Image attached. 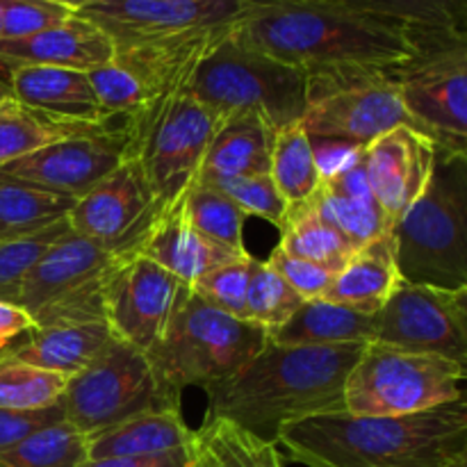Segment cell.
Masks as SVG:
<instances>
[{
	"label": "cell",
	"mask_w": 467,
	"mask_h": 467,
	"mask_svg": "<svg viewBox=\"0 0 467 467\" xmlns=\"http://www.w3.org/2000/svg\"><path fill=\"white\" fill-rule=\"evenodd\" d=\"M123 258L68 231L27 274L18 306L36 327L105 319L103 290Z\"/></svg>",
	"instance_id": "obj_12"
},
{
	"label": "cell",
	"mask_w": 467,
	"mask_h": 467,
	"mask_svg": "<svg viewBox=\"0 0 467 467\" xmlns=\"http://www.w3.org/2000/svg\"><path fill=\"white\" fill-rule=\"evenodd\" d=\"M269 176L287 201V208L310 201L322 185V169H319L315 144L301 121L276 130Z\"/></svg>",
	"instance_id": "obj_32"
},
{
	"label": "cell",
	"mask_w": 467,
	"mask_h": 467,
	"mask_svg": "<svg viewBox=\"0 0 467 467\" xmlns=\"http://www.w3.org/2000/svg\"><path fill=\"white\" fill-rule=\"evenodd\" d=\"M274 140L276 128L260 112H242L223 119L208 146L199 181L219 182L269 173Z\"/></svg>",
	"instance_id": "obj_22"
},
{
	"label": "cell",
	"mask_w": 467,
	"mask_h": 467,
	"mask_svg": "<svg viewBox=\"0 0 467 467\" xmlns=\"http://www.w3.org/2000/svg\"><path fill=\"white\" fill-rule=\"evenodd\" d=\"M71 231L67 219L44 228L39 233L23 237H3L0 240V301L18 306L21 287L41 255L62 235Z\"/></svg>",
	"instance_id": "obj_39"
},
{
	"label": "cell",
	"mask_w": 467,
	"mask_h": 467,
	"mask_svg": "<svg viewBox=\"0 0 467 467\" xmlns=\"http://www.w3.org/2000/svg\"><path fill=\"white\" fill-rule=\"evenodd\" d=\"M410 354L436 356L467 372V308L456 292L401 278L377 313V340Z\"/></svg>",
	"instance_id": "obj_14"
},
{
	"label": "cell",
	"mask_w": 467,
	"mask_h": 467,
	"mask_svg": "<svg viewBox=\"0 0 467 467\" xmlns=\"http://www.w3.org/2000/svg\"><path fill=\"white\" fill-rule=\"evenodd\" d=\"M67 377L30 363L0 356V409L36 410L48 409L62 400Z\"/></svg>",
	"instance_id": "obj_36"
},
{
	"label": "cell",
	"mask_w": 467,
	"mask_h": 467,
	"mask_svg": "<svg viewBox=\"0 0 467 467\" xmlns=\"http://www.w3.org/2000/svg\"><path fill=\"white\" fill-rule=\"evenodd\" d=\"M267 263L272 265V267L276 269L287 283H290L292 290H295L304 301L324 299L328 287H331L333 276H336V274L328 272V269L322 267V265H315L310 263V260L296 258V255H290L285 254V251H281L278 246L272 251Z\"/></svg>",
	"instance_id": "obj_44"
},
{
	"label": "cell",
	"mask_w": 467,
	"mask_h": 467,
	"mask_svg": "<svg viewBox=\"0 0 467 467\" xmlns=\"http://www.w3.org/2000/svg\"><path fill=\"white\" fill-rule=\"evenodd\" d=\"M35 319L16 304L0 301V356L7 354L18 340L35 328Z\"/></svg>",
	"instance_id": "obj_46"
},
{
	"label": "cell",
	"mask_w": 467,
	"mask_h": 467,
	"mask_svg": "<svg viewBox=\"0 0 467 467\" xmlns=\"http://www.w3.org/2000/svg\"><path fill=\"white\" fill-rule=\"evenodd\" d=\"M219 187L246 217H260L274 223L276 228L283 226L287 214V201L283 199L281 190L276 187L269 173L263 176L231 178V181L210 182Z\"/></svg>",
	"instance_id": "obj_42"
},
{
	"label": "cell",
	"mask_w": 467,
	"mask_h": 467,
	"mask_svg": "<svg viewBox=\"0 0 467 467\" xmlns=\"http://www.w3.org/2000/svg\"><path fill=\"white\" fill-rule=\"evenodd\" d=\"M415 130L445 153H467V35L424 32L420 48L390 68Z\"/></svg>",
	"instance_id": "obj_11"
},
{
	"label": "cell",
	"mask_w": 467,
	"mask_h": 467,
	"mask_svg": "<svg viewBox=\"0 0 467 467\" xmlns=\"http://www.w3.org/2000/svg\"><path fill=\"white\" fill-rule=\"evenodd\" d=\"M363 153V150H360ZM356 153L342 167L324 173L313 205L319 217L331 223L356 249L392 233V223L369 190L363 155Z\"/></svg>",
	"instance_id": "obj_21"
},
{
	"label": "cell",
	"mask_w": 467,
	"mask_h": 467,
	"mask_svg": "<svg viewBox=\"0 0 467 467\" xmlns=\"http://www.w3.org/2000/svg\"><path fill=\"white\" fill-rule=\"evenodd\" d=\"M267 342L260 324L222 313L187 287L150 358L178 390L196 386L210 392L235 379Z\"/></svg>",
	"instance_id": "obj_5"
},
{
	"label": "cell",
	"mask_w": 467,
	"mask_h": 467,
	"mask_svg": "<svg viewBox=\"0 0 467 467\" xmlns=\"http://www.w3.org/2000/svg\"><path fill=\"white\" fill-rule=\"evenodd\" d=\"M82 467H194L190 450L169 451L160 456H140V459H89Z\"/></svg>",
	"instance_id": "obj_47"
},
{
	"label": "cell",
	"mask_w": 467,
	"mask_h": 467,
	"mask_svg": "<svg viewBox=\"0 0 467 467\" xmlns=\"http://www.w3.org/2000/svg\"><path fill=\"white\" fill-rule=\"evenodd\" d=\"M463 381L467 372L450 360L369 342L347 377L342 400L351 415L397 418L461 400Z\"/></svg>",
	"instance_id": "obj_9"
},
{
	"label": "cell",
	"mask_w": 467,
	"mask_h": 467,
	"mask_svg": "<svg viewBox=\"0 0 467 467\" xmlns=\"http://www.w3.org/2000/svg\"><path fill=\"white\" fill-rule=\"evenodd\" d=\"M363 349L365 345L306 347L269 340L235 379L205 392V415L231 420L276 445L283 424L345 410V381Z\"/></svg>",
	"instance_id": "obj_3"
},
{
	"label": "cell",
	"mask_w": 467,
	"mask_h": 467,
	"mask_svg": "<svg viewBox=\"0 0 467 467\" xmlns=\"http://www.w3.org/2000/svg\"><path fill=\"white\" fill-rule=\"evenodd\" d=\"M456 296H459L461 304H463L465 308H467V287H465V290H459V292H456Z\"/></svg>",
	"instance_id": "obj_51"
},
{
	"label": "cell",
	"mask_w": 467,
	"mask_h": 467,
	"mask_svg": "<svg viewBox=\"0 0 467 467\" xmlns=\"http://www.w3.org/2000/svg\"><path fill=\"white\" fill-rule=\"evenodd\" d=\"M181 395L149 354L114 337L68 379L59 404L64 420L91 438L140 415L181 409Z\"/></svg>",
	"instance_id": "obj_7"
},
{
	"label": "cell",
	"mask_w": 467,
	"mask_h": 467,
	"mask_svg": "<svg viewBox=\"0 0 467 467\" xmlns=\"http://www.w3.org/2000/svg\"><path fill=\"white\" fill-rule=\"evenodd\" d=\"M251 260H254V255L249 254L244 258L228 260V263L210 269L205 276H201L192 285V292L199 295L205 304L222 310V313L246 319V290H249Z\"/></svg>",
	"instance_id": "obj_41"
},
{
	"label": "cell",
	"mask_w": 467,
	"mask_h": 467,
	"mask_svg": "<svg viewBox=\"0 0 467 467\" xmlns=\"http://www.w3.org/2000/svg\"><path fill=\"white\" fill-rule=\"evenodd\" d=\"M87 76L96 91L100 112L108 121H112L114 117H123L128 121L146 108V91L141 82L137 80L130 68L119 64L117 59L94 68Z\"/></svg>",
	"instance_id": "obj_40"
},
{
	"label": "cell",
	"mask_w": 467,
	"mask_h": 467,
	"mask_svg": "<svg viewBox=\"0 0 467 467\" xmlns=\"http://www.w3.org/2000/svg\"><path fill=\"white\" fill-rule=\"evenodd\" d=\"M217 126L219 119L192 94V87L146 105L126 121L128 158L141 164L160 217L199 182Z\"/></svg>",
	"instance_id": "obj_6"
},
{
	"label": "cell",
	"mask_w": 467,
	"mask_h": 467,
	"mask_svg": "<svg viewBox=\"0 0 467 467\" xmlns=\"http://www.w3.org/2000/svg\"><path fill=\"white\" fill-rule=\"evenodd\" d=\"M276 445L308 467H445L467 445V392L397 418L313 415L278 429Z\"/></svg>",
	"instance_id": "obj_2"
},
{
	"label": "cell",
	"mask_w": 467,
	"mask_h": 467,
	"mask_svg": "<svg viewBox=\"0 0 467 467\" xmlns=\"http://www.w3.org/2000/svg\"><path fill=\"white\" fill-rule=\"evenodd\" d=\"M445 467H467V445Z\"/></svg>",
	"instance_id": "obj_50"
},
{
	"label": "cell",
	"mask_w": 467,
	"mask_h": 467,
	"mask_svg": "<svg viewBox=\"0 0 467 467\" xmlns=\"http://www.w3.org/2000/svg\"><path fill=\"white\" fill-rule=\"evenodd\" d=\"M78 199L14 181H0V240L39 233L67 219Z\"/></svg>",
	"instance_id": "obj_33"
},
{
	"label": "cell",
	"mask_w": 467,
	"mask_h": 467,
	"mask_svg": "<svg viewBox=\"0 0 467 467\" xmlns=\"http://www.w3.org/2000/svg\"><path fill=\"white\" fill-rule=\"evenodd\" d=\"M48 3H57V5H62V7L73 9V12L78 14L82 7H87V5L96 3V0H48Z\"/></svg>",
	"instance_id": "obj_48"
},
{
	"label": "cell",
	"mask_w": 467,
	"mask_h": 467,
	"mask_svg": "<svg viewBox=\"0 0 467 467\" xmlns=\"http://www.w3.org/2000/svg\"><path fill=\"white\" fill-rule=\"evenodd\" d=\"M160 219V205L137 158H126L67 214L76 235L103 246L119 258L140 254Z\"/></svg>",
	"instance_id": "obj_13"
},
{
	"label": "cell",
	"mask_w": 467,
	"mask_h": 467,
	"mask_svg": "<svg viewBox=\"0 0 467 467\" xmlns=\"http://www.w3.org/2000/svg\"><path fill=\"white\" fill-rule=\"evenodd\" d=\"M235 23L196 27L162 39L117 46L114 59L135 73L146 91V105L158 103L167 96L190 89L201 64L231 35Z\"/></svg>",
	"instance_id": "obj_19"
},
{
	"label": "cell",
	"mask_w": 467,
	"mask_h": 467,
	"mask_svg": "<svg viewBox=\"0 0 467 467\" xmlns=\"http://www.w3.org/2000/svg\"><path fill=\"white\" fill-rule=\"evenodd\" d=\"M187 287L146 255H128L105 283V322L117 340L153 356Z\"/></svg>",
	"instance_id": "obj_15"
},
{
	"label": "cell",
	"mask_w": 467,
	"mask_h": 467,
	"mask_svg": "<svg viewBox=\"0 0 467 467\" xmlns=\"http://www.w3.org/2000/svg\"><path fill=\"white\" fill-rule=\"evenodd\" d=\"M7 71L14 99L30 108L73 121L112 123L100 112L96 91L85 71L59 67H14Z\"/></svg>",
	"instance_id": "obj_24"
},
{
	"label": "cell",
	"mask_w": 467,
	"mask_h": 467,
	"mask_svg": "<svg viewBox=\"0 0 467 467\" xmlns=\"http://www.w3.org/2000/svg\"><path fill=\"white\" fill-rule=\"evenodd\" d=\"M194 431L182 420L181 409L160 410L126 420L89 438V459H140L190 450Z\"/></svg>",
	"instance_id": "obj_27"
},
{
	"label": "cell",
	"mask_w": 467,
	"mask_h": 467,
	"mask_svg": "<svg viewBox=\"0 0 467 467\" xmlns=\"http://www.w3.org/2000/svg\"><path fill=\"white\" fill-rule=\"evenodd\" d=\"M424 32L351 7L345 0H246L233 35L306 76L345 68H395Z\"/></svg>",
	"instance_id": "obj_1"
},
{
	"label": "cell",
	"mask_w": 467,
	"mask_h": 467,
	"mask_svg": "<svg viewBox=\"0 0 467 467\" xmlns=\"http://www.w3.org/2000/svg\"><path fill=\"white\" fill-rule=\"evenodd\" d=\"M192 94L219 121L233 114L260 112L281 130L304 119L308 76L242 44L231 32L199 67Z\"/></svg>",
	"instance_id": "obj_8"
},
{
	"label": "cell",
	"mask_w": 467,
	"mask_h": 467,
	"mask_svg": "<svg viewBox=\"0 0 467 467\" xmlns=\"http://www.w3.org/2000/svg\"><path fill=\"white\" fill-rule=\"evenodd\" d=\"M109 123H85L55 117L12 99L0 105V167L57 141L108 130Z\"/></svg>",
	"instance_id": "obj_29"
},
{
	"label": "cell",
	"mask_w": 467,
	"mask_h": 467,
	"mask_svg": "<svg viewBox=\"0 0 467 467\" xmlns=\"http://www.w3.org/2000/svg\"><path fill=\"white\" fill-rule=\"evenodd\" d=\"M301 304L304 299L267 260H251L246 319L260 324L272 336L301 308Z\"/></svg>",
	"instance_id": "obj_38"
},
{
	"label": "cell",
	"mask_w": 467,
	"mask_h": 467,
	"mask_svg": "<svg viewBox=\"0 0 467 467\" xmlns=\"http://www.w3.org/2000/svg\"><path fill=\"white\" fill-rule=\"evenodd\" d=\"M89 461V438L67 420L39 429L0 454V467H82Z\"/></svg>",
	"instance_id": "obj_35"
},
{
	"label": "cell",
	"mask_w": 467,
	"mask_h": 467,
	"mask_svg": "<svg viewBox=\"0 0 467 467\" xmlns=\"http://www.w3.org/2000/svg\"><path fill=\"white\" fill-rule=\"evenodd\" d=\"M400 281L395 235L386 233L354 251L349 263L333 276L324 299L356 313L377 315L388 304Z\"/></svg>",
	"instance_id": "obj_26"
},
{
	"label": "cell",
	"mask_w": 467,
	"mask_h": 467,
	"mask_svg": "<svg viewBox=\"0 0 467 467\" xmlns=\"http://www.w3.org/2000/svg\"><path fill=\"white\" fill-rule=\"evenodd\" d=\"M360 155L369 190L395 226L427 190L438 149L415 128L400 126L374 140Z\"/></svg>",
	"instance_id": "obj_18"
},
{
	"label": "cell",
	"mask_w": 467,
	"mask_h": 467,
	"mask_svg": "<svg viewBox=\"0 0 467 467\" xmlns=\"http://www.w3.org/2000/svg\"><path fill=\"white\" fill-rule=\"evenodd\" d=\"M345 3L418 30L467 35V0H345Z\"/></svg>",
	"instance_id": "obj_37"
},
{
	"label": "cell",
	"mask_w": 467,
	"mask_h": 467,
	"mask_svg": "<svg viewBox=\"0 0 467 467\" xmlns=\"http://www.w3.org/2000/svg\"><path fill=\"white\" fill-rule=\"evenodd\" d=\"M73 9L48 0H5L3 36L0 39H21L35 32L53 27L73 16Z\"/></svg>",
	"instance_id": "obj_43"
},
{
	"label": "cell",
	"mask_w": 467,
	"mask_h": 467,
	"mask_svg": "<svg viewBox=\"0 0 467 467\" xmlns=\"http://www.w3.org/2000/svg\"><path fill=\"white\" fill-rule=\"evenodd\" d=\"M194 467H283L274 442L226 418H208L194 431Z\"/></svg>",
	"instance_id": "obj_30"
},
{
	"label": "cell",
	"mask_w": 467,
	"mask_h": 467,
	"mask_svg": "<svg viewBox=\"0 0 467 467\" xmlns=\"http://www.w3.org/2000/svg\"><path fill=\"white\" fill-rule=\"evenodd\" d=\"M244 9L246 0H96L78 14L109 35L117 48L235 23Z\"/></svg>",
	"instance_id": "obj_17"
},
{
	"label": "cell",
	"mask_w": 467,
	"mask_h": 467,
	"mask_svg": "<svg viewBox=\"0 0 467 467\" xmlns=\"http://www.w3.org/2000/svg\"><path fill=\"white\" fill-rule=\"evenodd\" d=\"M404 281L467 287V153L438 150L427 190L392 226Z\"/></svg>",
	"instance_id": "obj_4"
},
{
	"label": "cell",
	"mask_w": 467,
	"mask_h": 467,
	"mask_svg": "<svg viewBox=\"0 0 467 467\" xmlns=\"http://www.w3.org/2000/svg\"><path fill=\"white\" fill-rule=\"evenodd\" d=\"M278 231H281L278 249L296 255V258L322 265L333 274L340 272L356 251V246L342 233H337L331 223L319 217L313 199L295 205V208H287L285 222Z\"/></svg>",
	"instance_id": "obj_31"
},
{
	"label": "cell",
	"mask_w": 467,
	"mask_h": 467,
	"mask_svg": "<svg viewBox=\"0 0 467 467\" xmlns=\"http://www.w3.org/2000/svg\"><path fill=\"white\" fill-rule=\"evenodd\" d=\"M196 231L231 255H249L244 246L246 214L219 187L199 181L182 199Z\"/></svg>",
	"instance_id": "obj_34"
},
{
	"label": "cell",
	"mask_w": 467,
	"mask_h": 467,
	"mask_svg": "<svg viewBox=\"0 0 467 467\" xmlns=\"http://www.w3.org/2000/svg\"><path fill=\"white\" fill-rule=\"evenodd\" d=\"M128 158L126 126L73 137L0 167V181L80 199Z\"/></svg>",
	"instance_id": "obj_16"
},
{
	"label": "cell",
	"mask_w": 467,
	"mask_h": 467,
	"mask_svg": "<svg viewBox=\"0 0 467 467\" xmlns=\"http://www.w3.org/2000/svg\"><path fill=\"white\" fill-rule=\"evenodd\" d=\"M301 126L310 140L363 150L400 126L415 128L390 68H345L308 76Z\"/></svg>",
	"instance_id": "obj_10"
},
{
	"label": "cell",
	"mask_w": 467,
	"mask_h": 467,
	"mask_svg": "<svg viewBox=\"0 0 467 467\" xmlns=\"http://www.w3.org/2000/svg\"><path fill=\"white\" fill-rule=\"evenodd\" d=\"M112 340L114 336L105 319L59 322L50 327H35L5 356L71 379L91 360L99 358Z\"/></svg>",
	"instance_id": "obj_23"
},
{
	"label": "cell",
	"mask_w": 467,
	"mask_h": 467,
	"mask_svg": "<svg viewBox=\"0 0 467 467\" xmlns=\"http://www.w3.org/2000/svg\"><path fill=\"white\" fill-rule=\"evenodd\" d=\"M112 59L114 41L80 14L21 39H0V67L5 68L59 67L89 73Z\"/></svg>",
	"instance_id": "obj_20"
},
{
	"label": "cell",
	"mask_w": 467,
	"mask_h": 467,
	"mask_svg": "<svg viewBox=\"0 0 467 467\" xmlns=\"http://www.w3.org/2000/svg\"><path fill=\"white\" fill-rule=\"evenodd\" d=\"M3 12H5V0H0V36H3Z\"/></svg>",
	"instance_id": "obj_52"
},
{
	"label": "cell",
	"mask_w": 467,
	"mask_h": 467,
	"mask_svg": "<svg viewBox=\"0 0 467 467\" xmlns=\"http://www.w3.org/2000/svg\"><path fill=\"white\" fill-rule=\"evenodd\" d=\"M62 420L64 409L59 401L55 406H48V409L36 410L0 409V454L12 450V447H16L18 442L30 438L32 433H36L39 429L62 422Z\"/></svg>",
	"instance_id": "obj_45"
},
{
	"label": "cell",
	"mask_w": 467,
	"mask_h": 467,
	"mask_svg": "<svg viewBox=\"0 0 467 467\" xmlns=\"http://www.w3.org/2000/svg\"><path fill=\"white\" fill-rule=\"evenodd\" d=\"M276 345L342 347L377 340V315H363L328 299L304 301L301 308L269 336Z\"/></svg>",
	"instance_id": "obj_28"
},
{
	"label": "cell",
	"mask_w": 467,
	"mask_h": 467,
	"mask_svg": "<svg viewBox=\"0 0 467 467\" xmlns=\"http://www.w3.org/2000/svg\"><path fill=\"white\" fill-rule=\"evenodd\" d=\"M12 99H14L12 87H9L7 80H3V78H0V105L7 103V100H12Z\"/></svg>",
	"instance_id": "obj_49"
},
{
	"label": "cell",
	"mask_w": 467,
	"mask_h": 467,
	"mask_svg": "<svg viewBox=\"0 0 467 467\" xmlns=\"http://www.w3.org/2000/svg\"><path fill=\"white\" fill-rule=\"evenodd\" d=\"M140 254L158 263L190 287L210 269L237 258L196 231L194 223L187 217L182 201L155 222Z\"/></svg>",
	"instance_id": "obj_25"
}]
</instances>
